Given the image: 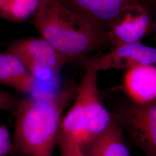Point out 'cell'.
<instances>
[{"instance_id": "cell-1", "label": "cell", "mask_w": 156, "mask_h": 156, "mask_svg": "<svg viewBox=\"0 0 156 156\" xmlns=\"http://www.w3.org/2000/svg\"><path fill=\"white\" fill-rule=\"evenodd\" d=\"M76 85L35 93L19 100L16 116L13 149L24 156H53L66 108L72 102Z\"/></svg>"}, {"instance_id": "cell-2", "label": "cell", "mask_w": 156, "mask_h": 156, "mask_svg": "<svg viewBox=\"0 0 156 156\" xmlns=\"http://www.w3.org/2000/svg\"><path fill=\"white\" fill-rule=\"evenodd\" d=\"M35 28L67 62H79L109 44L106 34L93 28L57 0H41Z\"/></svg>"}, {"instance_id": "cell-3", "label": "cell", "mask_w": 156, "mask_h": 156, "mask_svg": "<svg viewBox=\"0 0 156 156\" xmlns=\"http://www.w3.org/2000/svg\"><path fill=\"white\" fill-rule=\"evenodd\" d=\"M80 64L83 68V75L76 86L72 105L66 113V117L73 126L87 131L92 140L107 128L113 116L101 100L98 71L88 64Z\"/></svg>"}, {"instance_id": "cell-4", "label": "cell", "mask_w": 156, "mask_h": 156, "mask_svg": "<svg viewBox=\"0 0 156 156\" xmlns=\"http://www.w3.org/2000/svg\"><path fill=\"white\" fill-rule=\"evenodd\" d=\"M112 116L146 156H156V101L133 102Z\"/></svg>"}, {"instance_id": "cell-5", "label": "cell", "mask_w": 156, "mask_h": 156, "mask_svg": "<svg viewBox=\"0 0 156 156\" xmlns=\"http://www.w3.org/2000/svg\"><path fill=\"white\" fill-rule=\"evenodd\" d=\"M6 50L17 56L37 80L57 78L68 62L42 37L17 40Z\"/></svg>"}, {"instance_id": "cell-6", "label": "cell", "mask_w": 156, "mask_h": 156, "mask_svg": "<svg viewBox=\"0 0 156 156\" xmlns=\"http://www.w3.org/2000/svg\"><path fill=\"white\" fill-rule=\"evenodd\" d=\"M79 63L90 65L98 72L109 69H129L143 65L156 66V48L141 42L113 46L105 54L86 57Z\"/></svg>"}, {"instance_id": "cell-7", "label": "cell", "mask_w": 156, "mask_h": 156, "mask_svg": "<svg viewBox=\"0 0 156 156\" xmlns=\"http://www.w3.org/2000/svg\"><path fill=\"white\" fill-rule=\"evenodd\" d=\"M93 28L106 34L128 6L144 4L141 0H57Z\"/></svg>"}, {"instance_id": "cell-8", "label": "cell", "mask_w": 156, "mask_h": 156, "mask_svg": "<svg viewBox=\"0 0 156 156\" xmlns=\"http://www.w3.org/2000/svg\"><path fill=\"white\" fill-rule=\"evenodd\" d=\"M153 22L144 4H135L126 8L113 23L107 33L113 46L140 42L150 32Z\"/></svg>"}, {"instance_id": "cell-9", "label": "cell", "mask_w": 156, "mask_h": 156, "mask_svg": "<svg viewBox=\"0 0 156 156\" xmlns=\"http://www.w3.org/2000/svg\"><path fill=\"white\" fill-rule=\"evenodd\" d=\"M123 88L135 103L156 101V66L143 65L127 70Z\"/></svg>"}, {"instance_id": "cell-10", "label": "cell", "mask_w": 156, "mask_h": 156, "mask_svg": "<svg viewBox=\"0 0 156 156\" xmlns=\"http://www.w3.org/2000/svg\"><path fill=\"white\" fill-rule=\"evenodd\" d=\"M0 83L20 93L33 95L36 93L37 79L17 56L5 50L0 52Z\"/></svg>"}, {"instance_id": "cell-11", "label": "cell", "mask_w": 156, "mask_h": 156, "mask_svg": "<svg viewBox=\"0 0 156 156\" xmlns=\"http://www.w3.org/2000/svg\"><path fill=\"white\" fill-rule=\"evenodd\" d=\"M83 147L89 156H131L122 129L113 119L105 129Z\"/></svg>"}, {"instance_id": "cell-12", "label": "cell", "mask_w": 156, "mask_h": 156, "mask_svg": "<svg viewBox=\"0 0 156 156\" xmlns=\"http://www.w3.org/2000/svg\"><path fill=\"white\" fill-rule=\"evenodd\" d=\"M41 0H14L6 20L20 23L34 16L38 11Z\"/></svg>"}, {"instance_id": "cell-13", "label": "cell", "mask_w": 156, "mask_h": 156, "mask_svg": "<svg viewBox=\"0 0 156 156\" xmlns=\"http://www.w3.org/2000/svg\"><path fill=\"white\" fill-rule=\"evenodd\" d=\"M57 144L59 146L60 156H89L81 144L61 133Z\"/></svg>"}, {"instance_id": "cell-14", "label": "cell", "mask_w": 156, "mask_h": 156, "mask_svg": "<svg viewBox=\"0 0 156 156\" xmlns=\"http://www.w3.org/2000/svg\"><path fill=\"white\" fill-rule=\"evenodd\" d=\"M19 99L15 95L0 89V112L15 113Z\"/></svg>"}, {"instance_id": "cell-15", "label": "cell", "mask_w": 156, "mask_h": 156, "mask_svg": "<svg viewBox=\"0 0 156 156\" xmlns=\"http://www.w3.org/2000/svg\"><path fill=\"white\" fill-rule=\"evenodd\" d=\"M12 151V142L8 128L0 124V156H6Z\"/></svg>"}, {"instance_id": "cell-16", "label": "cell", "mask_w": 156, "mask_h": 156, "mask_svg": "<svg viewBox=\"0 0 156 156\" xmlns=\"http://www.w3.org/2000/svg\"><path fill=\"white\" fill-rule=\"evenodd\" d=\"M14 0H0V17L6 19Z\"/></svg>"}, {"instance_id": "cell-17", "label": "cell", "mask_w": 156, "mask_h": 156, "mask_svg": "<svg viewBox=\"0 0 156 156\" xmlns=\"http://www.w3.org/2000/svg\"><path fill=\"white\" fill-rule=\"evenodd\" d=\"M154 1H156V0H154Z\"/></svg>"}, {"instance_id": "cell-18", "label": "cell", "mask_w": 156, "mask_h": 156, "mask_svg": "<svg viewBox=\"0 0 156 156\" xmlns=\"http://www.w3.org/2000/svg\"></svg>"}]
</instances>
